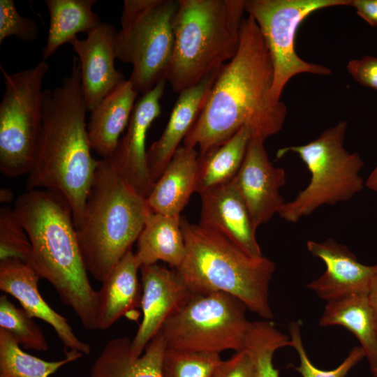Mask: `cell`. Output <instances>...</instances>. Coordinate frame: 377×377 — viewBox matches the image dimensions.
<instances>
[{"mask_svg": "<svg viewBox=\"0 0 377 377\" xmlns=\"http://www.w3.org/2000/svg\"><path fill=\"white\" fill-rule=\"evenodd\" d=\"M290 346L288 336L279 331L271 320H264L251 322L243 349L253 359L256 377H279V370L273 364L274 353Z\"/></svg>", "mask_w": 377, "mask_h": 377, "instance_id": "cell-29", "label": "cell"}, {"mask_svg": "<svg viewBox=\"0 0 377 377\" xmlns=\"http://www.w3.org/2000/svg\"><path fill=\"white\" fill-rule=\"evenodd\" d=\"M166 348L160 331L138 357L132 354L128 338L112 339L94 361L89 377H163L162 362Z\"/></svg>", "mask_w": 377, "mask_h": 377, "instance_id": "cell-20", "label": "cell"}, {"mask_svg": "<svg viewBox=\"0 0 377 377\" xmlns=\"http://www.w3.org/2000/svg\"><path fill=\"white\" fill-rule=\"evenodd\" d=\"M264 142L251 139L242 164L232 180L256 229L279 214L286 202L279 191L286 182V171L270 162Z\"/></svg>", "mask_w": 377, "mask_h": 377, "instance_id": "cell-13", "label": "cell"}, {"mask_svg": "<svg viewBox=\"0 0 377 377\" xmlns=\"http://www.w3.org/2000/svg\"><path fill=\"white\" fill-rule=\"evenodd\" d=\"M347 71L360 84L377 90V57L364 56L350 60Z\"/></svg>", "mask_w": 377, "mask_h": 377, "instance_id": "cell-36", "label": "cell"}, {"mask_svg": "<svg viewBox=\"0 0 377 377\" xmlns=\"http://www.w3.org/2000/svg\"><path fill=\"white\" fill-rule=\"evenodd\" d=\"M220 70L179 94L162 135L147 151V165L154 184L198 118Z\"/></svg>", "mask_w": 377, "mask_h": 377, "instance_id": "cell-19", "label": "cell"}, {"mask_svg": "<svg viewBox=\"0 0 377 377\" xmlns=\"http://www.w3.org/2000/svg\"><path fill=\"white\" fill-rule=\"evenodd\" d=\"M42 126L27 190L49 188L63 193L80 220L98 160L91 155L87 124L88 110L81 87L80 67L73 57L71 72L60 86L44 89Z\"/></svg>", "mask_w": 377, "mask_h": 377, "instance_id": "cell-2", "label": "cell"}, {"mask_svg": "<svg viewBox=\"0 0 377 377\" xmlns=\"http://www.w3.org/2000/svg\"><path fill=\"white\" fill-rule=\"evenodd\" d=\"M306 248L326 266L325 272L307 284L326 302L354 294H367L374 265L361 263L349 249L332 238L318 242L309 240Z\"/></svg>", "mask_w": 377, "mask_h": 377, "instance_id": "cell-17", "label": "cell"}, {"mask_svg": "<svg viewBox=\"0 0 377 377\" xmlns=\"http://www.w3.org/2000/svg\"><path fill=\"white\" fill-rule=\"evenodd\" d=\"M166 82L161 81L138 100L126 133L119 140L112 156L108 158L122 177L146 199L155 184L147 165L146 137L151 124L161 114L160 101Z\"/></svg>", "mask_w": 377, "mask_h": 377, "instance_id": "cell-12", "label": "cell"}, {"mask_svg": "<svg viewBox=\"0 0 377 377\" xmlns=\"http://www.w3.org/2000/svg\"><path fill=\"white\" fill-rule=\"evenodd\" d=\"M117 31L112 24L101 22L85 39L76 37L70 43L79 60L81 87L89 111L126 80L114 67Z\"/></svg>", "mask_w": 377, "mask_h": 377, "instance_id": "cell-15", "label": "cell"}, {"mask_svg": "<svg viewBox=\"0 0 377 377\" xmlns=\"http://www.w3.org/2000/svg\"><path fill=\"white\" fill-rule=\"evenodd\" d=\"M350 6L367 24L377 27V0H351Z\"/></svg>", "mask_w": 377, "mask_h": 377, "instance_id": "cell-37", "label": "cell"}, {"mask_svg": "<svg viewBox=\"0 0 377 377\" xmlns=\"http://www.w3.org/2000/svg\"><path fill=\"white\" fill-rule=\"evenodd\" d=\"M214 377H256L253 359L245 349L222 361Z\"/></svg>", "mask_w": 377, "mask_h": 377, "instance_id": "cell-35", "label": "cell"}, {"mask_svg": "<svg viewBox=\"0 0 377 377\" xmlns=\"http://www.w3.org/2000/svg\"><path fill=\"white\" fill-rule=\"evenodd\" d=\"M372 374L374 377H377V368L372 371Z\"/></svg>", "mask_w": 377, "mask_h": 377, "instance_id": "cell-41", "label": "cell"}, {"mask_svg": "<svg viewBox=\"0 0 377 377\" xmlns=\"http://www.w3.org/2000/svg\"><path fill=\"white\" fill-rule=\"evenodd\" d=\"M178 0H124L116 58L132 65L128 80L145 94L166 80L175 45L172 17ZM167 81V80H166Z\"/></svg>", "mask_w": 377, "mask_h": 377, "instance_id": "cell-8", "label": "cell"}, {"mask_svg": "<svg viewBox=\"0 0 377 377\" xmlns=\"http://www.w3.org/2000/svg\"><path fill=\"white\" fill-rule=\"evenodd\" d=\"M319 325L346 327L359 341L371 371L377 368V326L367 294H354L327 302Z\"/></svg>", "mask_w": 377, "mask_h": 377, "instance_id": "cell-24", "label": "cell"}, {"mask_svg": "<svg viewBox=\"0 0 377 377\" xmlns=\"http://www.w3.org/2000/svg\"><path fill=\"white\" fill-rule=\"evenodd\" d=\"M66 355L61 360H43L24 352L8 332L0 329V377H50L64 365L83 355L75 351Z\"/></svg>", "mask_w": 377, "mask_h": 377, "instance_id": "cell-28", "label": "cell"}, {"mask_svg": "<svg viewBox=\"0 0 377 377\" xmlns=\"http://www.w3.org/2000/svg\"><path fill=\"white\" fill-rule=\"evenodd\" d=\"M138 92L128 80L110 92L91 111L87 125L92 151L103 158L112 156L127 127Z\"/></svg>", "mask_w": 377, "mask_h": 377, "instance_id": "cell-21", "label": "cell"}, {"mask_svg": "<svg viewBox=\"0 0 377 377\" xmlns=\"http://www.w3.org/2000/svg\"><path fill=\"white\" fill-rule=\"evenodd\" d=\"M0 69L5 92L0 102V171L8 177L33 168L42 126L43 80L49 70L42 60L34 68L8 73Z\"/></svg>", "mask_w": 377, "mask_h": 377, "instance_id": "cell-9", "label": "cell"}, {"mask_svg": "<svg viewBox=\"0 0 377 377\" xmlns=\"http://www.w3.org/2000/svg\"><path fill=\"white\" fill-rule=\"evenodd\" d=\"M151 212L147 199L110 161L98 160L82 216L75 225L88 273L103 282L131 250Z\"/></svg>", "mask_w": 377, "mask_h": 377, "instance_id": "cell-4", "label": "cell"}, {"mask_svg": "<svg viewBox=\"0 0 377 377\" xmlns=\"http://www.w3.org/2000/svg\"><path fill=\"white\" fill-rule=\"evenodd\" d=\"M301 325L300 320L290 322L288 332L290 346L297 351L300 359V364L293 368L302 377H346L357 364L366 357L363 348L360 346H356L350 350L345 360L335 369H320L313 365L306 353L302 339Z\"/></svg>", "mask_w": 377, "mask_h": 377, "instance_id": "cell-32", "label": "cell"}, {"mask_svg": "<svg viewBox=\"0 0 377 377\" xmlns=\"http://www.w3.org/2000/svg\"><path fill=\"white\" fill-rule=\"evenodd\" d=\"M13 210L31 242L28 265L86 330H96L98 290L89 280L67 198L54 189H30L17 198Z\"/></svg>", "mask_w": 377, "mask_h": 377, "instance_id": "cell-3", "label": "cell"}, {"mask_svg": "<svg viewBox=\"0 0 377 377\" xmlns=\"http://www.w3.org/2000/svg\"><path fill=\"white\" fill-rule=\"evenodd\" d=\"M274 68L271 57L254 20L244 17L235 57L224 64L193 126L183 140L199 148V155L219 147L247 126L251 138L265 141L278 133L287 108L272 96Z\"/></svg>", "mask_w": 377, "mask_h": 377, "instance_id": "cell-1", "label": "cell"}, {"mask_svg": "<svg viewBox=\"0 0 377 377\" xmlns=\"http://www.w3.org/2000/svg\"><path fill=\"white\" fill-rule=\"evenodd\" d=\"M96 0H45L50 26L42 54L46 61L62 45L71 43L78 33H86L102 22L92 10Z\"/></svg>", "mask_w": 377, "mask_h": 377, "instance_id": "cell-26", "label": "cell"}, {"mask_svg": "<svg viewBox=\"0 0 377 377\" xmlns=\"http://www.w3.org/2000/svg\"><path fill=\"white\" fill-rule=\"evenodd\" d=\"M135 254L129 251L116 265L98 290L96 330H106L121 316L140 307L142 285Z\"/></svg>", "mask_w": 377, "mask_h": 377, "instance_id": "cell-23", "label": "cell"}, {"mask_svg": "<svg viewBox=\"0 0 377 377\" xmlns=\"http://www.w3.org/2000/svg\"><path fill=\"white\" fill-rule=\"evenodd\" d=\"M31 245L27 232L13 209H0V260L17 259L28 264Z\"/></svg>", "mask_w": 377, "mask_h": 377, "instance_id": "cell-33", "label": "cell"}, {"mask_svg": "<svg viewBox=\"0 0 377 377\" xmlns=\"http://www.w3.org/2000/svg\"><path fill=\"white\" fill-rule=\"evenodd\" d=\"M347 126V121H339L307 144L278 151V158L297 154L311 174L307 186L283 204L279 212L283 219L297 222L323 205L350 200L364 188L365 182L360 174L364 162L358 154L343 147Z\"/></svg>", "mask_w": 377, "mask_h": 377, "instance_id": "cell-7", "label": "cell"}, {"mask_svg": "<svg viewBox=\"0 0 377 377\" xmlns=\"http://www.w3.org/2000/svg\"><path fill=\"white\" fill-rule=\"evenodd\" d=\"M185 253L181 216L151 212L138 237L137 251L134 253L140 269L162 260L177 269L181 265Z\"/></svg>", "mask_w": 377, "mask_h": 377, "instance_id": "cell-25", "label": "cell"}, {"mask_svg": "<svg viewBox=\"0 0 377 377\" xmlns=\"http://www.w3.org/2000/svg\"><path fill=\"white\" fill-rule=\"evenodd\" d=\"M13 194L9 188H1L0 191L1 202H9L13 200Z\"/></svg>", "mask_w": 377, "mask_h": 377, "instance_id": "cell-40", "label": "cell"}, {"mask_svg": "<svg viewBox=\"0 0 377 377\" xmlns=\"http://www.w3.org/2000/svg\"><path fill=\"white\" fill-rule=\"evenodd\" d=\"M351 0H244L245 12L256 22L269 52L274 68L272 96L281 101L288 81L301 73L330 75L323 65L307 62L295 51L296 32L313 12L350 6Z\"/></svg>", "mask_w": 377, "mask_h": 377, "instance_id": "cell-11", "label": "cell"}, {"mask_svg": "<svg viewBox=\"0 0 377 377\" xmlns=\"http://www.w3.org/2000/svg\"><path fill=\"white\" fill-rule=\"evenodd\" d=\"M40 277L27 263L17 259L0 260V289L15 297L31 316L49 324L65 347L66 353H91L89 343L80 340L68 320L52 309L38 290Z\"/></svg>", "mask_w": 377, "mask_h": 377, "instance_id": "cell-16", "label": "cell"}, {"mask_svg": "<svg viewBox=\"0 0 377 377\" xmlns=\"http://www.w3.org/2000/svg\"><path fill=\"white\" fill-rule=\"evenodd\" d=\"M368 297L374 311L377 326V264L374 265V272L370 283Z\"/></svg>", "mask_w": 377, "mask_h": 377, "instance_id": "cell-38", "label": "cell"}, {"mask_svg": "<svg viewBox=\"0 0 377 377\" xmlns=\"http://www.w3.org/2000/svg\"><path fill=\"white\" fill-rule=\"evenodd\" d=\"M0 329L8 332L23 348L45 352L48 344L41 328L23 308H18L6 295L0 297Z\"/></svg>", "mask_w": 377, "mask_h": 377, "instance_id": "cell-30", "label": "cell"}, {"mask_svg": "<svg viewBox=\"0 0 377 377\" xmlns=\"http://www.w3.org/2000/svg\"><path fill=\"white\" fill-rule=\"evenodd\" d=\"M199 225L230 240L248 256H263L247 207L232 181L200 193Z\"/></svg>", "mask_w": 377, "mask_h": 377, "instance_id": "cell-18", "label": "cell"}, {"mask_svg": "<svg viewBox=\"0 0 377 377\" xmlns=\"http://www.w3.org/2000/svg\"><path fill=\"white\" fill-rule=\"evenodd\" d=\"M223 360L219 353L166 348L163 377H214Z\"/></svg>", "mask_w": 377, "mask_h": 377, "instance_id": "cell-31", "label": "cell"}, {"mask_svg": "<svg viewBox=\"0 0 377 377\" xmlns=\"http://www.w3.org/2000/svg\"><path fill=\"white\" fill-rule=\"evenodd\" d=\"M365 186L370 190L377 192V165L368 176Z\"/></svg>", "mask_w": 377, "mask_h": 377, "instance_id": "cell-39", "label": "cell"}, {"mask_svg": "<svg viewBox=\"0 0 377 377\" xmlns=\"http://www.w3.org/2000/svg\"><path fill=\"white\" fill-rule=\"evenodd\" d=\"M244 13V0H178L166 79L174 92L200 83L235 57Z\"/></svg>", "mask_w": 377, "mask_h": 377, "instance_id": "cell-6", "label": "cell"}, {"mask_svg": "<svg viewBox=\"0 0 377 377\" xmlns=\"http://www.w3.org/2000/svg\"><path fill=\"white\" fill-rule=\"evenodd\" d=\"M244 305L223 292L193 293L163 324L168 348L220 353L244 348L251 322Z\"/></svg>", "mask_w": 377, "mask_h": 377, "instance_id": "cell-10", "label": "cell"}, {"mask_svg": "<svg viewBox=\"0 0 377 377\" xmlns=\"http://www.w3.org/2000/svg\"><path fill=\"white\" fill-rule=\"evenodd\" d=\"M186 253L176 269L192 293L223 292L265 320H272L269 289L275 264L253 258L223 235L181 218Z\"/></svg>", "mask_w": 377, "mask_h": 377, "instance_id": "cell-5", "label": "cell"}, {"mask_svg": "<svg viewBox=\"0 0 377 377\" xmlns=\"http://www.w3.org/2000/svg\"><path fill=\"white\" fill-rule=\"evenodd\" d=\"M252 135L240 128L225 143L198 156L195 192L199 194L232 180L244 161Z\"/></svg>", "mask_w": 377, "mask_h": 377, "instance_id": "cell-27", "label": "cell"}, {"mask_svg": "<svg viewBox=\"0 0 377 377\" xmlns=\"http://www.w3.org/2000/svg\"><path fill=\"white\" fill-rule=\"evenodd\" d=\"M142 319L131 340L132 354L138 357L160 331L165 321L193 295L179 273L158 264L140 267Z\"/></svg>", "mask_w": 377, "mask_h": 377, "instance_id": "cell-14", "label": "cell"}, {"mask_svg": "<svg viewBox=\"0 0 377 377\" xmlns=\"http://www.w3.org/2000/svg\"><path fill=\"white\" fill-rule=\"evenodd\" d=\"M38 27L34 19L22 17L13 0H0V44L8 37L15 36L24 42L38 37Z\"/></svg>", "mask_w": 377, "mask_h": 377, "instance_id": "cell-34", "label": "cell"}, {"mask_svg": "<svg viewBox=\"0 0 377 377\" xmlns=\"http://www.w3.org/2000/svg\"><path fill=\"white\" fill-rule=\"evenodd\" d=\"M199 154L195 148L179 146L147 198L154 213L180 216L195 192Z\"/></svg>", "mask_w": 377, "mask_h": 377, "instance_id": "cell-22", "label": "cell"}]
</instances>
